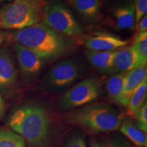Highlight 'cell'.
<instances>
[{
  "mask_svg": "<svg viewBox=\"0 0 147 147\" xmlns=\"http://www.w3.org/2000/svg\"><path fill=\"white\" fill-rule=\"evenodd\" d=\"M47 0H13L0 8V29L21 30L39 23Z\"/></svg>",
  "mask_w": 147,
  "mask_h": 147,
  "instance_id": "4",
  "label": "cell"
},
{
  "mask_svg": "<svg viewBox=\"0 0 147 147\" xmlns=\"http://www.w3.org/2000/svg\"><path fill=\"white\" fill-rule=\"evenodd\" d=\"M82 67L73 59L61 61L55 64L46 74V86L51 89H59L70 85L81 76Z\"/></svg>",
  "mask_w": 147,
  "mask_h": 147,
  "instance_id": "7",
  "label": "cell"
},
{
  "mask_svg": "<svg viewBox=\"0 0 147 147\" xmlns=\"http://www.w3.org/2000/svg\"><path fill=\"white\" fill-rule=\"evenodd\" d=\"M8 125L25 140L29 147H51L52 127L47 112L41 106L25 105L14 110Z\"/></svg>",
  "mask_w": 147,
  "mask_h": 147,
  "instance_id": "1",
  "label": "cell"
},
{
  "mask_svg": "<svg viewBox=\"0 0 147 147\" xmlns=\"http://www.w3.org/2000/svg\"><path fill=\"white\" fill-rule=\"evenodd\" d=\"M137 119L136 126L141 131L146 134L147 132V104L146 102L144 104L141 110L136 117Z\"/></svg>",
  "mask_w": 147,
  "mask_h": 147,
  "instance_id": "21",
  "label": "cell"
},
{
  "mask_svg": "<svg viewBox=\"0 0 147 147\" xmlns=\"http://www.w3.org/2000/svg\"><path fill=\"white\" fill-rule=\"evenodd\" d=\"M102 88L98 80L88 78L79 82L63 95L60 104L64 110H73L88 105L97 99Z\"/></svg>",
  "mask_w": 147,
  "mask_h": 147,
  "instance_id": "6",
  "label": "cell"
},
{
  "mask_svg": "<svg viewBox=\"0 0 147 147\" xmlns=\"http://www.w3.org/2000/svg\"><path fill=\"white\" fill-rule=\"evenodd\" d=\"M140 66L138 59L132 47H124L115 51L113 74H127Z\"/></svg>",
  "mask_w": 147,
  "mask_h": 147,
  "instance_id": "11",
  "label": "cell"
},
{
  "mask_svg": "<svg viewBox=\"0 0 147 147\" xmlns=\"http://www.w3.org/2000/svg\"><path fill=\"white\" fill-rule=\"evenodd\" d=\"M18 84V72L14 59L8 49H0V91L8 93Z\"/></svg>",
  "mask_w": 147,
  "mask_h": 147,
  "instance_id": "9",
  "label": "cell"
},
{
  "mask_svg": "<svg viewBox=\"0 0 147 147\" xmlns=\"http://www.w3.org/2000/svg\"><path fill=\"white\" fill-rule=\"evenodd\" d=\"M65 121L92 134L117 131L123 123L122 116L111 106L93 104L74 109L66 114Z\"/></svg>",
  "mask_w": 147,
  "mask_h": 147,
  "instance_id": "3",
  "label": "cell"
},
{
  "mask_svg": "<svg viewBox=\"0 0 147 147\" xmlns=\"http://www.w3.org/2000/svg\"><path fill=\"white\" fill-rule=\"evenodd\" d=\"M108 147H125L124 146H123L122 144H119V143H117V142H113L111 144H110L108 145Z\"/></svg>",
  "mask_w": 147,
  "mask_h": 147,
  "instance_id": "28",
  "label": "cell"
},
{
  "mask_svg": "<svg viewBox=\"0 0 147 147\" xmlns=\"http://www.w3.org/2000/svg\"><path fill=\"white\" fill-rule=\"evenodd\" d=\"M5 113V103L1 95L0 94V119L2 118Z\"/></svg>",
  "mask_w": 147,
  "mask_h": 147,
  "instance_id": "26",
  "label": "cell"
},
{
  "mask_svg": "<svg viewBox=\"0 0 147 147\" xmlns=\"http://www.w3.org/2000/svg\"><path fill=\"white\" fill-rule=\"evenodd\" d=\"M14 43L30 49L44 60H53L68 52L71 40L44 23L17 30L10 35Z\"/></svg>",
  "mask_w": 147,
  "mask_h": 147,
  "instance_id": "2",
  "label": "cell"
},
{
  "mask_svg": "<svg viewBox=\"0 0 147 147\" xmlns=\"http://www.w3.org/2000/svg\"><path fill=\"white\" fill-rule=\"evenodd\" d=\"M67 3L84 17L92 19L98 16L101 0H67Z\"/></svg>",
  "mask_w": 147,
  "mask_h": 147,
  "instance_id": "15",
  "label": "cell"
},
{
  "mask_svg": "<svg viewBox=\"0 0 147 147\" xmlns=\"http://www.w3.org/2000/svg\"><path fill=\"white\" fill-rule=\"evenodd\" d=\"M126 74L122 73L115 74L110 77L106 83V91L108 97L110 100L116 104H119Z\"/></svg>",
  "mask_w": 147,
  "mask_h": 147,
  "instance_id": "18",
  "label": "cell"
},
{
  "mask_svg": "<svg viewBox=\"0 0 147 147\" xmlns=\"http://www.w3.org/2000/svg\"><path fill=\"white\" fill-rule=\"evenodd\" d=\"M65 147H87V146L83 137L80 135H74L69 139Z\"/></svg>",
  "mask_w": 147,
  "mask_h": 147,
  "instance_id": "23",
  "label": "cell"
},
{
  "mask_svg": "<svg viewBox=\"0 0 147 147\" xmlns=\"http://www.w3.org/2000/svg\"><path fill=\"white\" fill-rule=\"evenodd\" d=\"M115 26L118 30H133L135 27V8L133 3L117 8L114 12Z\"/></svg>",
  "mask_w": 147,
  "mask_h": 147,
  "instance_id": "14",
  "label": "cell"
},
{
  "mask_svg": "<svg viewBox=\"0 0 147 147\" xmlns=\"http://www.w3.org/2000/svg\"><path fill=\"white\" fill-rule=\"evenodd\" d=\"M137 31L139 33L147 32V16H144L140 20L136 25Z\"/></svg>",
  "mask_w": 147,
  "mask_h": 147,
  "instance_id": "24",
  "label": "cell"
},
{
  "mask_svg": "<svg viewBox=\"0 0 147 147\" xmlns=\"http://www.w3.org/2000/svg\"><path fill=\"white\" fill-rule=\"evenodd\" d=\"M89 147H108V145L96 139H92L89 143Z\"/></svg>",
  "mask_w": 147,
  "mask_h": 147,
  "instance_id": "25",
  "label": "cell"
},
{
  "mask_svg": "<svg viewBox=\"0 0 147 147\" xmlns=\"http://www.w3.org/2000/svg\"><path fill=\"white\" fill-rule=\"evenodd\" d=\"M7 38V34L5 33L1 32L0 31V46L2 45V43L5 41V40Z\"/></svg>",
  "mask_w": 147,
  "mask_h": 147,
  "instance_id": "27",
  "label": "cell"
},
{
  "mask_svg": "<svg viewBox=\"0 0 147 147\" xmlns=\"http://www.w3.org/2000/svg\"><path fill=\"white\" fill-rule=\"evenodd\" d=\"M135 23H136L147 13V0H135Z\"/></svg>",
  "mask_w": 147,
  "mask_h": 147,
  "instance_id": "22",
  "label": "cell"
},
{
  "mask_svg": "<svg viewBox=\"0 0 147 147\" xmlns=\"http://www.w3.org/2000/svg\"><path fill=\"white\" fill-rule=\"evenodd\" d=\"M138 59L139 65H146L147 62V32L139 33L131 46Z\"/></svg>",
  "mask_w": 147,
  "mask_h": 147,
  "instance_id": "20",
  "label": "cell"
},
{
  "mask_svg": "<svg viewBox=\"0 0 147 147\" xmlns=\"http://www.w3.org/2000/svg\"><path fill=\"white\" fill-rule=\"evenodd\" d=\"M146 78V65L138 66L127 74L125 79L123 90L119 100V104L123 106H127L134 91Z\"/></svg>",
  "mask_w": 147,
  "mask_h": 147,
  "instance_id": "12",
  "label": "cell"
},
{
  "mask_svg": "<svg viewBox=\"0 0 147 147\" xmlns=\"http://www.w3.org/2000/svg\"><path fill=\"white\" fill-rule=\"evenodd\" d=\"M0 147H26L21 136L8 129H0Z\"/></svg>",
  "mask_w": 147,
  "mask_h": 147,
  "instance_id": "19",
  "label": "cell"
},
{
  "mask_svg": "<svg viewBox=\"0 0 147 147\" xmlns=\"http://www.w3.org/2000/svg\"><path fill=\"white\" fill-rule=\"evenodd\" d=\"M13 1V0H0V4L6 2V1Z\"/></svg>",
  "mask_w": 147,
  "mask_h": 147,
  "instance_id": "29",
  "label": "cell"
},
{
  "mask_svg": "<svg viewBox=\"0 0 147 147\" xmlns=\"http://www.w3.org/2000/svg\"><path fill=\"white\" fill-rule=\"evenodd\" d=\"M129 42L121 39L119 37L108 33H98L84 41V46L88 51H113L116 49L126 47Z\"/></svg>",
  "mask_w": 147,
  "mask_h": 147,
  "instance_id": "10",
  "label": "cell"
},
{
  "mask_svg": "<svg viewBox=\"0 0 147 147\" xmlns=\"http://www.w3.org/2000/svg\"><path fill=\"white\" fill-rule=\"evenodd\" d=\"M42 19V23L63 36H77L83 32L71 11L62 3H48L44 9Z\"/></svg>",
  "mask_w": 147,
  "mask_h": 147,
  "instance_id": "5",
  "label": "cell"
},
{
  "mask_svg": "<svg viewBox=\"0 0 147 147\" xmlns=\"http://www.w3.org/2000/svg\"><path fill=\"white\" fill-rule=\"evenodd\" d=\"M14 49L22 75L29 80L38 76L44 66V59L18 43L14 44Z\"/></svg>",
  "mask_w": 147,
  "mask_h": 147,
  "instance_id": "8",
  "label": "cell"
},
{
  "mask_svg": "<svg viewBox=\"0 0 147 147\" xmlns=\"http://www.w3.org/2000/svg\"><path fill=\"white\" fill-rule=\"evenodd\" d=\"M125 136L131 141L134 144L140 147H146L147 145L146 134L141 131L129 121H124L119 129Z\"/></svg>",
  "mask_w": 147,
  "mask_h": 147,
  "instance_id": "17",
  "label": "cell"
},
{
  "mask_svg": "<svg viewBox=\"0 0 147 147\" xmlns=\"http://www.w3.org/2000/svg\"><path fill=\"white\" fill-rule=\"evenodd\" d=\"M113 51H88L86 53L87 59L91 65L102 73L113 74Z\"/></svg>",
  "mask_w": 147,
  "mask_h": 147,
  "instance_id": "13",
  "label": "cell"
},
{
  "mask_svg": "<svg viewBox=\"0 0 147 147\" xmlns=\"http://www.w3.org/2000/svg\"><path fill=\"white\" fill-rule=\"evenodd\" d=\"M147 93V78L145 79L134 91L130 97L127 105V113L131 117H136L138 113L146 103Z\"/></svg>",
  "mask_w": 147,
  "mask_h": 147,
  "instance_id": "16",
  "label": "cell"
}]
</instances>
